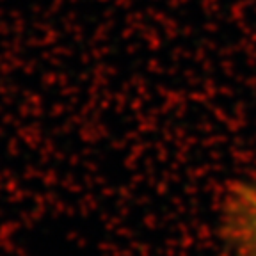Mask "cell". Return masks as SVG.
Here are the masks:
<instances>
[{
  "label": "cell",
  "mask_w": 256,
  "mask_h": 256,
  "mask_svg": "<svg viewBox=\"0 0 256 256\" xmlns=\"http://www.w3.org/2000/svg\"><path fill=\"white\" fill-rule=\"evenodd\" d=\"M230 220L244 256H256V188L238 185L228 198Z\"/></svg>",
  "instance_id": "6da1fadb"
}]
</instances>
